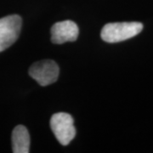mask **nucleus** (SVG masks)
Instances as JSON below:
<instances>
[{"instance_id":"1","label":"nucleus","mask_w":153,"mask_h":153,"mask_svg":"<svg viewBox=\"0 0 153 153\" xmlns=\"http://www.w3.org/2000/svg\"><path fill=\"white\" fill-rule=\"evenodd\" d=\"M143 24L140 22H115L105 25L100 36L106 43H119L134 38L141 33Z\"/></svg>"},{"instance_id":"2","label":"nucleus","mask_w":153,"mask_h":153,"mask_svg":"<svg viewBox=\"0 0 153 153\" xmlns=\"http://www.w3.org/2000/svg\"><path fill=\"white\" fill-rule=\"evenodd\" d=\"M50 127L55 138L62 146L69 145L76 135L73 118L66 112H58L53 115L50 119Z\"/></svg>"},{"instance_id":"3","label":"nucleus","mask_w":153,"mask_h":153,"mask_svg":"<svg viewBox=\"0 0 153 153\" xmlns=\"http://www.w3.org/2000/svg\"><path fill=\"white\" fill-rule=\"evenodd\" d=\"M22 17L10 15L0 19V52L5 50L16 41L21 33Z\"/></svg>"},{"instance_id":"4","label":"nucleus","mask_w":153,"mask_h":153,"mask_svg":"<svg viewBox=\"0 0 153 153\" xmlns=\"http://www.w3.org/2000/svg\"><path fill=\"white\" fill-rule=\"evenodd\" d=\"M29 75L41 86H48L57 81L60 68L52 60H39L29 68Z\"/></svg>"},{"instance_id":"5","label":"nucleus","mask_w":153,"mask_h":153,"mask_svg":"<svg viewBox=\"0 0 153 153\" xmlns=\"http://www.w3.org/2000/svg\"><path fill=\"white\" fill-rule=\"evenodd\" d=\"M78 27L72 21L56 22L51 27V41L56 44L76 41L78 38Z\"/></svg>"},{"instance_id":"6","label":"nucleus","mask_w":153,"mask_h":153,"mask_svg":"<svg viewBox=\"0 0 153 153\" xmlns=\"http://www.w3.org/2000/svg\"><path fill=\"white\" fill-rule=\"evenodd\" d=\"M12 149L14 153L30 152V135L25 126L18 125L13 129Z\"/></svg>"}]
</instances>
